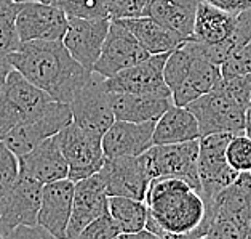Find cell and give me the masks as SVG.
<instances>
[{
    "instance_id": "cell-1",
    "label": "cell",
    "mask_w": 251,
    "mask_h": 239,
    "mask_svg": "<svg viewBox=\"0 0 251 239\" xmlns=\"http://www.w3.org/2000/svg\"><path fill=\"white\" fill-rule=\"evenodd\" d=\"M10 58L24 77L47 91L54 101L67 105L91 72L74 60L63 40L23 42Z\"/></svg>"
},
{
    "instance_id": "cell-2",
    "label": "cell",
    "mask_w": 251,
    "mask_h": 239,
    "mask_svg": "<svg viewBox=\"0 0 251 239\" xmlns=\"http://www.w3.org/2000/svg\"><path fill=\"white\" fill-rule=\"evenodd\" d=\"M148 228L155 238H195L206 215L205 199L187 181L157 177L146 193Z\"/></svg>"
},
{
    "instance_id": "cell-3",
    "label": "cell",
    "mask_w": 251,
    "mask_h": 239,
    "mask_svg": "<svg viewBox=\"0 0 251 239\" xmlns=\"http://www.w3.org/2000/svg\"><path fill=\"white\" fill-rule=\"evenodd\" d=\"M206 215L197 238L245 239L251 230V172H240L235 181L205 202Z\"/></svg>"
},
{
    "instance_id": "cell-4",
    "label": "cell",
    "mask_w": 251,
    "mask_h": 239,
    "mask_svg": "<svg viewBox=\"0 0 251 239\" xmlns=\"http://www.w3.org/2000/svg\"><path fill=\"white\" fill-rule=\"evenodd\" d=\"M51 100L47 91L13 67L0 93V138L13 127L40 113Z\"/></svg>"
},
{
    "instance_id": "cell-5",
    "label": "cell",
    "mask_w": 251,
    "mask_h": 239,
    "mask_svg": "<svg viewBox=\"0 0 251 239\" xmlns=\"http://www.w3.org/2000/svg\"><path fill=\"white\" fill-rule=\"evenodd\" d=\"M187 108L199 122L200 137L219 132H245L247 106L232 96L221 82L216 89L189 103Z\"/></svg>"
},
{
    "instance_id": "cell-6",
    "label": "cell",
    "mask_w": 251,
    "mask_h": 239,
    "mask_svg": "<svg viewBox=\"0 0 251 239\" xmlns=\"http://www.w3.org/2000/svg\"><path fill=\"white\" fill-rule=\"evenodd\" d=\"M59 142L69 164L67 179L75 183L100 172L107 159L102 148V133L85 128L74 120L59 132Z\"/></svg>"
},
{
    "instance_id": "cell-7",
    "label": "cell",
    "mask_w": 251,
    "mask_h": 239,
    "mask_svg": "<svg viewBox=\"0 0 251 239\" xmlns=\"http://www.w3.org/2000/svg\"><path fill=\"white\" fill-rule=\"evenodd\" d=\"M235 133L219 132L199 138V177L200 194L205 202L211 201L221 189L237 180L240 172L227 162L226 149Z\"/></svg>"
},
{
    "instance_id": "cell-8",
    "label": "cell",
    "mask_w": 251,
    "mask_h": 239,
    "mask_svg": "<svg viewBox=\"0 0 251 239\" xmlns=\"http://www.w3.org/2000/svg\"><path fill=\"white\" fill-rule=\"evenodd\" d=\"M71 120V106L67 103L51 100L40 113L5 133L2 140L20 159L29 151H32L44 140L59 133Z\"/></svg>"
},
{
    "instance_id": "cell-9",
    "label": "cell",
    "mask_w": 251,
    "mask_h": 239,
    "mask_svg": "<svg viewBox=\"0 0 251 239\" xmlns=\"http://www.w3.org/2000/svg\"><path fill=\"white\" fill-rule=\"evenodd\" d=\"M143 154L149 165L152 180L157 179V177L181 179L200 193L199 140L154 145Z\"/></svg>"
},
{
    "instance_id": "cell-10",
    "label": "cell",
    "mask_w": 251,
    "mask_h": 239,
    "mask_svg": "<svg viewBox=\"0 0 251 239\" xmlns=\"http://www.w3.org/2000/svg\"><path fill=\"white\" fill-rule=\"evenodd\" d=\"M69 106L72 111V120L98 133L104 135L115 120L106 77L96 71L90 72L88 79L78 89Z\"/></svg>"
},
{
    "instance_id": "cell-11",
    "label": "cell",
    "mask_w": 251,
    "mask_h": 239,
    "mask_svg": "<svg viewBox=\"0 0 251 239\" xmlns=\"http://www.w3.org/2000/svg\"><path fill=\"white\" fill-rule=\"evenodd\" d=\"M149 55L151 53L141 45L136 35L126 28L124 21L111 20L106 42H104L93 71L100 72L101 76L107 79L126 67L144 61Z\"/></svg>"
},
{
    "instance_id": "cell-12",
    "label": "cell",
    "mask_w": 251,
    "mask_h": 239,
    "mask_svg": "<svg viewBox=\"0 0 251 239\" xmlns=\"http://www.w3.org/2000/svg\"><path fill=\"white\" fill-rule=\"evenodd\" d=\"M100 174L106 185L109 196L146 199L152 175L144 154L106 159Z\"/></svg>"
},
{
    "instance_id": "cell-13",
    "label": "cell",
    "mask_w": 251,
    "mask_h": 239,
    "mask_svg": "<svg viewBox=\"0 0 251 239\" xmlns=\"http://www.w3.org/2000/svg\"><path fill=\"white\" fill-rule=\"evenodd\" d=\"M167 58L168 53L149 55L141 63L126 67V69L117 72L112 77H107V90L122 91V93L171 96V90L167 85L163 74Z\"/></svg>"
},
{
    "instance_id": "cell-14",
    "label": "cell",
    "mask_w": 251,
    "mask_h": 239,
    "mask_svg": "<svg viewBox=\"0 0 251 239\" xmlns=\"http://www.w3.org/2000/svg\"><path fill=\"white\" fill-rule=\"evenodd\" d=\"M67 21H69V16L53 3H18L16 29L21 42L63 40L67 29Z\"/></svg>"
},
{
    "instance_id": "cell-15",
    "label": "cell",
    "mask_w": 251,
    "mask_h": 239,
    "mask_svg": "<svg viewBox=\"0 0 251 239\" xmlns=\"http://www.w3.org/2000/svg\"><path fill=\"white\" fill-rule=\"evenodd\" d=\"M111 18L69 16L63 44L85 69L93 71L106 42Z\"/></svg>"
},
{
    "instance_id": "cell-16",
    "label": "cell",
    "mask_w": 251,
    "mask_h": 239,
    "mask_svg": "<svg viewBox=\"0 0 251 239\" xmlns=\"http://www.w3.org/2000/svg\"><path fill=\"white\" fill-rule=\"evenodd\" d=\"M109 212V194L101 174L98 172L75 183L72 213L66 238L78 239L80 233L98 217Z\"/></svg>"
},
{
    "instance_id": "cell-17",
    "label": "cell",
    "mask_w": 251,
    "mask_h": 239,
    "mask_svg": "<svg viewBox=\"0 0 251 239\" xmlns=\"http://www.w3.org/2000/svg\"><path fill=\"white\" fill-rule=\"evenodd\" d=\"M42 189H44V185L40 181L34 180L32 177L20 174L3 207L0 209L3 238H7L8 233L20 225L39 223Z\"/></svg>"
},
{
    "instance_id": "cell-18",
    "label": "cell",
    "mask_w": 251,
    "mask_h": 239,
    "mask_svg": "<svg viewBox=\"0 0 251 239\" xmlns=\"http://www.w3.org/2000/svg\"><path fill=\"white\" fill-rule=\"evenodd\" d=\"M155 122L114 120L102 135V148L107 159L124 156H141L154 146Z\"/></svg>"
},
{
    "instance_id": "cell-19",
    "label": "cell",
    "mask_w": 251,
    "mask_h": 239,
    "mask_svg": "<svg viewBox=\"0 0 251 239\" xmlns=\"http://www.w3.org/2000/svg\"><path fill=\"white\" fill-rule=\"evenodd\" d=\"M75 181L71 179L47 183L42 189V204L39 210V225L53 238L64 239L69 226Z\"/></svg>"
},
{
    "instance_id": "cell-20",
    "label": "cell",
    "mask_w": 251,
    "mask_h": 239,
    "mask_svg": "<svg viewBox=\"0 0 251 239\" xmlns=\"http://www.w3.org/2000/svg\"><path fill=\"white\" fill-rule=\"evenodd\" d=\"M20 174L32 177L42 185L67 179L69 164L61 149L59 133L44 140L32 151L20 157Z\"/></svg>"
},
{
    "instance_id": "cell-21",
    "label": "cell",
    "mask_w": 251,
    "mask_h": 239,
    "mask_svg": "<svg viewBox=\"0 0 251 239\" xmlns=\"http://www.w3.org/2000/svg\"><path fill=\"white\" fill-rule=\"evenodd\" d=\"M191 44L195 50V58L192 61L191 67H189L184 81L176 90H173V103L177 106H187L189 103L197 100L201 95L208 93L213 89H216L219 82L223 81V71L221 66L213 63V61L206 60L203 55L199 52L197 44L192 40Z\"/></svg>"
},
{
    "instance_id": "cell-22",
    "label": "cell",
    "mask_w": 251,
    "mask_h": 239,
    "mask_svg": "<svg viewBox=\"0 0 251 239\" xmlns=\"http://www.w3.org/2000/svg\"><path fill=\"white\" fill-rule=\"evenodd\" d=\"M111 101L115 119L128 122L157 120L173 105L171 96L122 93V91H111Z\"/></svg>"
},
{
    "instance_id": "cell-23",
    "label": "cell",
    "mask_w": 251,
    "mask_h": 239,
    "mask_svg": "<svg viewBox=\"0 0 251 239\" xmlns=\"http://www.w3.org/2000/svg\"><path fill=\"white\" fill-rule=\"evenodd\" d=\"M200 0H151L146 15L162 23L182 40L192 39Z\"/></svg>"
},
{
    "instance_id": "cell-24",
    "label": "cell",
    "mask_w": 251,
    "mask_h": 239,
    "mask_svg": "<svg viewBox=\"0 0 251 239\" xmlns=\"http://www.w3.org/2000/svg\"><path fill=\"white\" fill-rule=\"evenodd\" d=\"M200 138V127L187 106L171 105L155 122L154 145L181 143Z\"/></svg>"
},
{
    "instance_id": "cell-25",
    "label": "cell",
    "mask_w": 251,
    "mask_h": 239,
    "mask_svg": "<svg viewBox=\"0 0 251 239\" xmlns=\"http://www.w3.org/2000/svg\"><path fill=\"white\" fill-rule=\"evenodd\" d=\"M235 13L214 7L203 0L199 2L197 15H195L192 39L203 44H218L227 39L237 24Z\"/></svg>"
},
{
    "instance_id": "cell-26",
    "label": "cell",
    "mask_w": 251,
    "mask_h": 239,
    "mask_svg": "<svg viewBox=\"0 0 251 239\" xmlns=\"http://www.w3.org/2000/svg\"><path fill=\"white\" fill-rule=\"evenodd\" d=\"M122 21L136 35L141 45L151 55L170 53L171 50H175L176 47H179L184 42L173 30L165 28L162 23H158L157 20L148 15L138 18H128V20H122Z\"/></svg>"
},
{
    "instance_id": "cell-27",
    "label": "cell",
    "mask_w": 251,
    "mask_h": 239,
    "mask_svg": "<svg viewBox=\"0 0 251 239\" xmlns=\"http://www.w3.org/2000/svg\"><path fill=\"white\" fill-rule=\"evenodd\" d=\"M250 40H251V8L238 13L234 30H232V34L223 42H218V44H203V42H197V40H194V42L197 44L199 52L203 55L206 60H210L213 63L221 66L232 53L237 52L238 48L243 47Z\"/></svg>"
},
{
    "instance_id": "cell-28",
    "label": "cell",
    "mask_w": 251,
    "mask_h": 239,
    "mask_svg": "<svg viewBox=\"0 0 251 239\" xmlns=\"http://www.w3.org/2000/svg\"><path fill=\"white\" fill-rule=\"evenodd\" d=\"M109 213L120 228L122 236L131 238L146 228L149 210L146 201L126 198V196H109Z\"/></svg>"
},
{
    "instance_id": "cell-29",
    "label": "cell",
    "mask_w": 251,
    "mask_h": 239,
    "mask_svg": "<svg viewBox=\"0 0 251 239\" xmlns=\"http://www.w3.org/2000/svg\"><path fill=\"white\" fill-rule=\"evenodd\" d=\"M18 3H0V53L11 55L21 47V39L16 29Z\"/></svg>"
},
{
    "instance_id": "cell-30",
    "label": "cell",
    "mask_w": 251,
    "mask_h": 239,
    "mask_svg": "<svg viewBox=\"0 0 251 239\" xmlns=\"http://www.w3.org/2000/svg\"><path fill=\"white\" fill-rule=\"evenodd\" d=\"M20 177V159L0 138V209Z\"/></svg>"
},
{
    "instance_id": "cell-31",
    "label": "cell",
    "mask_w": 251,
    "mask_h": 239,
    "mask_svg": "<svg viewBox=\"0 0 251 239\" xmlns=\"http://www.w3.org/2000/svg\"><path fill=\"white\" fill-rule=\"evenodd\" d=\"M67 16L75 18H109L106 0H51Z\"/></svg>"
},
{
    "instance_id": "cell-32",
    "label": "cell",
    "mask_w": 251,
    "mask_h": 239,
    "mask_svg": "<svg viewBox=\"0 0 251 239\" xmlns=\"http://www.w3.org/2000/svg\"><path fill=\"white\" fill-rule=\"evenodd\" d=\"M226 156L237 172H251V138L245 132L235 133L227 145Z\"/></svg>"
},
{
    "instance_id": "cell-33",
    "label": "cell",
    "mask_w": 251,
    "mask_h": 239,
    "mask_svg": "<svg viewBox=\"0 0 251 239\" xmlns=\"http://www.w3.org/2000/svg\"><path fill=\"white\" fill-rule=\"evenodd\" d=\"M151 0H106L111 20H128L144 16Z\"/></svg>"
},
{
    "instance_id": "cell-34",
    "label": "cell",
    "mask_w": 251,
    "mask_h": 239,
    "mask_svg": "<svg viewBox=\"0 0 251 239\" xmlns=\"http://www.w3.org/2000/svg\"><path fill=\"white\" fill-rule=\"evenodd\" d=\"M120 236H122V233L117 223H115V220L112 218L111 213L106 212L104 215L93 220V222L80 233L78 239H115Z\"/></svg>"
},
{
    "instance_id": "cell-35",
    "label": "cell",
    "mask_w": 251,
    "mask_h": 239,
    "mask_svg": "<svg viewBox=\"0 0 251 239\" xmlns=\"http://www.w3.org/2000/svg\"><path fill=\"white\" fill-rule=\"evenodd\" d=\"M223 76L251 74V40L238 48L221 64Z\"/></svg>"
},
{
    "instance_id": "cell-36",
    "label": "cell",
    "mask_w": 251,
    "mask_h": 239,
    "mask_svg": "<svg viewBox=\"0 0 251 239\" xmlns=\"http://www.w3.org/2000/svg\"><path fill=\"white\" fill-rule=\"evenodd\" d=\"M42 238H53L42 225H20L13 228L7 239H42Z\"/></svg>"
},
{
    "instance_id": "cell-37",
    "label": "cell",
    "mask_w": 251,
    "mask_h": 239,
    "mask_svg": "<svg viewBox=\"0 0 251 239\" xmlns=\"http://www.w3.org/2000/svg\"><path fill=\"white\" fill-rule=\"evenodd\" d=\"M206 3H211L214 7L223 8L230 13H242V11L251 8V0H203Z\"/></svg>"
},
{
    "instance_id": "cell-38",
    "label": "cell",
    "mask_w": 251,
    "mask_h": 239,
    "mask_svg": "<svg viewBox=\"0 0 251 239\" xmlns=\"http://www.w3.org/2000/svg\"><path fill=\"white\" fill-rule=\"evenodd\" d=\"M13 64H11V58L10 55L0 53V69H11Z\"/></svg>"
},
{
    "instance_id": "cell-39",
    "label": "cell",
    "mask_w": 251,
    "mask_h": 239,
    "mask_svg": "<svg viewBox=\"0 0 251 239\" xmlns=\"http://www.w3.org/2000/svg\"><path fill=\"white\" fill-rule=\"evenodd\" d=\"M245 133L251 138V105L247 108V114H245Z\"/></svg>"
},
{
    "instance_id": "cell-40",
    "label": "cell",
    "mask_w": 251,
    "mask_h": 239,
    "mask_svg": "<svg viewBox=\"0 0 251 239\" xmlns=\"http://www.w3.org/2000/svg\"><path fill=\"white\" fill-rule=\"evenodd\" d=\"M13 69V67H11ZM11 69H0V93H2V89H3V84H5V79H7L8 72Z\"/></svg>"
},
{
    "instance_id": "cell-41",
    "label": "cell",
    "mask_w": 251,
    "mask_h": 239,
    "mask_svg": "<svg viewBox=\"0 0 251 239\" xmlns=\"http://www.w3.org/2000/svg\"><path fill=\"white\" fill-rule=\"evenodd\" d=\"M16 3H23V2H45V3H50L51 0H15Z\"/></svg>"
},
{
    "instance_id": "cell-42",
    "label": "cell",
    "mask_w": 251,
    "mask_h": 239,
    "mask_svg": "<svg viewBox=\"0 0 251 239\" xmlns=\"http://www.w3.org/2000/svg\"><path fill=\"white\" fill-rule=\"evenodd\" d=\"M248 100L251 105V74H248Z\"/></svg>"
},
{
    "instance_id": "cell-43",
    "label": "cell",
    "mask_w": 251,
    "mask_h": 239,
    "mask_svg": "<svg viewBox=\"0 0 251 239\" xmlns=\"http://www.w3.org/2000/svg\"><path fill=\"white\" fill-rule=\"evenodd\" d=\"M0 239H3V228H2V223H0Z\"/></svg>"
},
{
    "instance_id": "cell-44",
    "label": "cell",
    "mask_w": 251,
    "mask_h": 239,
    "mask_svg": "<svg viewBox=\"0 0 251 239\" xmlns=\"http://www.w3.org/2000/svg\"><path fill=\"white\" fill-rule=\"evenodd\" d=\"M11 2H15V0H0V3H11Z\"/></svg>"
},
{
    "instance_id": "cell-45",
    "label": "cell",
    "mask_w": 251,
    "mask_h": 239,
    "mask_svg": "<svg viewBox=\"0 0 251 239\" xmlns=\"http://www.w3.org/2000/svg\"><path fill=\"white\" fill-rule=\"evenodd\" d=\"M248 238H251V230H250V235H248Z\"/></svg>"
}]
</instances>
